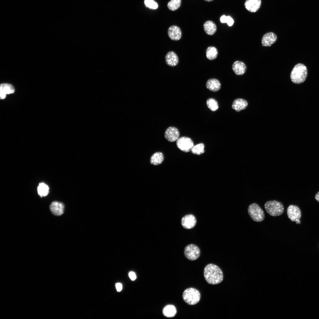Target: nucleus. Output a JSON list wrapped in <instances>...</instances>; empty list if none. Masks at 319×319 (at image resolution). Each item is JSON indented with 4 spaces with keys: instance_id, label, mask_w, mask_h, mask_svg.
Listing matches in <instances>:
<instances>
[{
    "instance_id": "obj_1",
    "label": "nucleus",
    "mask_w": 319,
    "mask_h": 319,
    "mask_svg": "<svg viewBox=\"0 0 319 319\" xmlns=\"http://www.w3.org/2000/svg\"><path fill=\"white\" fill-rule=\"evenodd\" d=\"M204 275L206 281L209 284L215 285L221 283L223 274L221 269L216 265L210 263L204 268Z\"/></svg>"
},
{
    "instance_id": "obj_2",
    "label": "nucleus",
    "mask_w": 319,
    "mask_h": 319,
    "mask_svg": "<svg viewBox=\"0 0 319 319\" xmlns=\"http://www.w3.org/2000/svg\"><path fill=\"white\" fill-rule=\"evenodd\" d=\"M307 75L306 67L302 64H296L292 69L290 74L292 82L296 84H299L304 82Z\"/></svg>"
},
{
    "instance_id": "obj_3",
    "label": "nucleus",
    "mask_w": 319,
    "mask_h": 319,
    "mask_svg": "<svg viewBox=\"0 0 319 319\" xmlns=\"http://www.w3.org/2000/svg\"><path fill=\"white\" fill-rule=\"evenodd\" d=\"M183 300L188 304L194 305L197 304L200 301L201 295L199 291L197 289L190 287L186 289L183 292L182 294Z\"/></svg>"
},
{
    "instance_id": "obj_4",
    "label": "nucleus",
    "mask_w": 319,
    "mask_h": 319,
    "mask_svg": "<svg viewBox=\"0 0 319 319\" xmlns=\"http://www.w3.org/2000/svg\"><path fill=\"white\" fill-rule=\"evenodd\" d=\"M264 207L267 213L272 216H280L283 214L284 211L283 204L276 200L267 201L265 204Z\"/></svg>"
},
{
    "instance_id": "obj_5",
    "label": "nucleus",
    "mask_w": 319,
    "mask_h": 319,
    "mask_svg": "<svg viewBox=\"0 0 319 319\" xmlns=\"http://www.w3.org/2000/svg\"><path fill=\"white\" fill-rule=\"evenodd\" d=\"M248 212L251 219L255 222H261L265 218L263 211L256 203H252L249 206Z\"/></svg>"
},
{
    "instance_id": "obj_6",
    "label": "nucleus",
    "mask_w": 319,
    "mask_h": 319,
    "mask_svg": "<svg viewBox=\"0 0 319 319\" xmlns=\"http://www.w3.org/2000/svg\"><path fill=\"white\" fill-rule=\"evenodd\" d=\"M185 257L188 260L193 261L198 258L200 255L199 248L195 245L191 244L185 247L184 250Z\"/></svg>"
},
{
    "instance_id": "obj_7",
    "label": "nucleus",
    "mask_w": 319,
    "mask_h": 319,
    "mask_svg": "<svg viewBox=\"0 0 319 319\" xmlns=\"http://www.w3.org/2000/svg\"><path fill=\"white\" fill-rule=\"evenodd\" d=\"M177 147L181 151L188 152L191 151L194 146L193 143L190 138L185 136L179 138L176 141Z\"/></svg>"
},
{
    "instance_id": "obj_8",
    "label": "nucleus",
    "mask_w": 319,
    "mask_h": 319,
    "mask_svg": "<svg viewBox=\"0 0 319 319\" xmlns=\"http://www.w3.org/2000/svg\"><path fill=\"white\" fill-rule=\"evenodd\" d=\"M287 214L288 218L292 222H295L297 224L301 223L300 219L301 217V212L297 206L290 205L287 209Z\"/></svg>"
},
{
    "instance_id": "obj_9",
    "label": "nucleus",
    "mask_w": 319,
    "mask_h": 319,
    "mask_svg": "<svg viewBox=\"0 0 319 319\" xmlns=\"http://www.w3.org/2000/svg\"><path fill=\"white\" fill-rule=\"evenodd\" d=\"M179 136L180 133L178 129L173 126L168 128L165 133V138L170 142H174L177 141L179 138Z\"/></svg>"
},
{
    "instance_id": "obj_10",
    "label": "nucleus",
    "mask_w": 319,
    "mask_h": 319,
    "mask_svg": "<svg viewBox=\"0 0 319 319\" xmlns=\"http://www.w3.org/2000/svg\"><path fill=\"white\" fill-rule=\"evenodd\" d=\"M181 222L183 228L190 229L192 228L195 226L196 220L193 215L190 214L183 217L181 219Z\"/></svg>"
},
{
    "instance_id": "obj_11",
    "label": "nucleus",
    "mask_w": 319,
    "mask_h": 319,
    "mask_svg": "<svg viewBox=\"0 0 319 319\" xmlns=\"http://www.w3.org/2000/svg\"><path fill=\"white\" fill-rule=\"evenodd\" d=\"M168 35L170 38L173 40H179L182 36V32L178 26L172 25L168 29Z\"/></svg>"
},
{
    "instance_id": "obj_12",
    "label": "nucleus",
    "mask_w": 319,
    "mask_h": 319,
    "mask_svg": "<svg viewBox=\"0 0 319 319\" xmlns=\"http://www.w3.org/2000/svg\"><path fill=\"white\" fill-rule=\"evenodd\" d=\"M277 39V36L275 33L271 32H268L263 35L261 40V43L263 46H270L276 42Z\"/></svg>"
},
{
    "instance_id": "obj_13",
    "label": "nucleus",
    "mask_w": 319,
    "mask_h": 319,
    "mask_svg": "<svg viewBox=\"0 0 319 319\" xmlns=\"http://www.w3.org/2000/svg\"><path fill=\"white\" fill-rule=\"evenodd\" d=\"M50 208L52 213L54 215L59 216L64 213V205L61 202L55 201L50 205Z\"/></svg>"
},
{
    "instance_id": "obj_14",
    "label": "nucleus",
    "mask_w": 319,
    "mask_h": 319,
    "mask_svg": "<svg viewBox=\"0 0 319 319\" xmlns=\"http://www.w3.org/2000/svg\"><path fill=\"white\" fill-rule=\"evenodd\" d=\"M261 2V0H246L244 5L248 11L251 12H255L260 8Z\"/></svg>"
},
{
    "instance_id": "obj_15",
    "label": "nucleus",
    "mask_w": 319,
    "mask_h": 319,
    "mask_svg": "<svg viewBox=\"0 0 319 319\" xmlns=\"http://www.w3.org/2000/svg\"><path fill=\"white\" fill-rule=\"evenodd\" d=\"M246 66L243 62L237 61L234 62L232 65V69L236 75H241L246 72Z\"/></svg>"
},
{
    "instance_id": "obj_16",
    "label": "nucleus",
    "mask_w": 319,
    "mask_h": 319,
    "mask_svg": "<svg viewBox=\"0 0 319 319\" xmlns=\"http://www.w3.org/2000/svg\"><path fill=\"white\" fill-rule=\"evenodd\" d=\"M14 91V88L11 84L6 83L1 84L0 86V98L2 99H4L6 94L13 93Z\"/></svg>"
},
{
    "instance_id": "obj_17",
    "label": "nucleus",
    "mask_w": 319,
    "mask_h": 319,
    "mask_svg": "<svg viewBox=\"0 0 319 319\" xmlns=\"http://www.w3.org/2000/svg\"><path fill=\"white\" fill-rule=\"evenodd\" d=\"M165 61L168 65L174 66L178 64L179 59L175 53L173 51H170L167 53L165 56Z\"/></svg>"
},
{
    "instance_id": "obj_18",
    "label": "nucleus",
    "mask_w": 319,
    "mask_h": 319,
    "mask_svg": "<svg viewBox=\"0 0 319 319\" xmlns=\"http://www.w3.org/2000/svg\"><path fill=\"white\" fill-rule=\"evenodd\" d=\"M206 88L214 92L219 91L221 88V84L219 81L215 78L209 79L206 83Z\"/></svg>"
},
{
    "instance_id": "obj_19",
    "label": "nucleus",
    "mask_w": 319,
    "mask_h": 319,
    "mask_svg": "<svg viewBox=\"0 0 319 319\" xmlns=\"http://www.w3.org/2000/svg\"><path fill=\"white\" fill-rule=\"evenodd\" d=\"M203 28L206 33L208 35H212L216 32L217 27L216 24L212 21L207 20L203 25Z\"/></svg>"
},
{
    "instance_id": "obj_20",
    "label": "nucleus",
    "mask_w": 319,
    "mask_h": 319,
    "mask_svg": "<svg viewBox=\"0 0 319 319\" xmlns=\"http://www.w3.org/2000/svg\"><path fill=\"white\" fill-rule=\"evenodd\" d=\"M248 105L247 101L245 100L238 98L234 101L232 104V108L238 112L245 109Z\"/></svg>"
},
{
    "instance_id": "obj_21",
    "label": "nucleus",
    "mask_w": 319,
    "mask_h": 319,
    "mask_svg": "<svg viewBox=\"0 0 319 319\" xmlns=\"http://www.w3.org/2000/svg\"><path fill=\"white\" fill-rule=\"evenodd\" d=\"M162 313L165 317L171 318L174 317L176 314L177 310L174 306L172 305H168L163 309Z\"/></svg>"
},
{
    "instance_id": "obj_22",
    "label": "nucleus",
    "mask_w": 319,
    "mask_h": 319,
    "mask_svg": "<svg viewBox=\"0 0 319 319\" xmlns=\"http://www.w3.org/2000/svg\"><path fill=\"white\" fill-rule=\"evenodd\" d=\"M218 51L217 48L215 47H208L206 50V56L207 59L212 60L215 59L217 57Z\"/></svg>"
},
{
    "instance_id": "obj_23",
    "label": "nucleus",
    "mask_w": 319,
    "mask_h": 319,
    "mask_svg": "<svg viewBox=\"0 0 319 319\" xmlns=\"http://www.w3.org/2000/svg\"><path fill=\"white\" fill-rule=\"evenodd\" d=\"M163 160L164 156L162 153L160 152H157L152 156L150 162L152 165H157L161 164Z\"/></svg>"
},
{
    "instance_id": "obj_24",
    "label": "nucleus",
    "mask_w": 319,
    "mask_h": 319,
    "mask_svg": "<svg viewBox=\"0 0 319 319\" xmlns=\"http://www.w3.org/2000/svg\"><path fill=\"white\" fill-rule=\"evenodd\" d=\"M49 190L48 185L43 183H39L37 188L38 193L41 197L47 196L49 192Z\"/></svg>"
},
{
    "instance_id": "obj_25",
    "label": "nucleus",
    "mask_w": 319,
    "mask_h": 319,
    "mask_svg": "<svg viewBox=\"0 0 319 319\" xmlns=\"http://www.w3.org/2000/svg\"><path fill=\"white\" fill-rule=\"evenodd\" d=\"M204 144L201 143L194 145L191 151L194 154L200 155L204 152Z\"/></svg>"
},
{
    "instance_id": "obj_26",
    "label": "nucleus",
    "mask_w": 319,
    "mask_h": 319,
    "mask_svg": "<svg viewBox=\"0 0 319 319\" xmlns=\"http://www.w3.org/2000/svg\"><path fill=\"white\" fill-rule=\"evenodd\" d=\"M206 105L208 107L213 111H216L219 108L217 101L213 98H210L207 100Z\"/></svg>"
},
{
    "instance_id": "obj_27",
    "label": "nucleus",
    "mask_w": 319,
    "mask_h": 319,
    "mask_svg": "<svg viewBox=\"0 0 319 319\" xmlns=\"http://www.w3.org/2000/svg\"><path fill=\"white\" fill-rule=\"evenodd\" d=\"M181 0H171L167 4L168 9L171 11H175L180 6Z\"/></svg>"
},
{
    "instance_id": "obj_28",
    "label": "nucleus",
    "mask_w": 319,
    "mask_h": 319,
    "mask_svg": "<svg viewBox=\"0 0 319 319\" xmlns=\"http://www.w3.org/2000/svg\"><path fill=\"white\" fill-rule=\"evenodd\" d=\"M220 19L221 22L227 23L229 26H232L234 23V20L229 16H226L223 15L220 17Z\"/></svg>"
},
{
    "instance_id": "obj_29",
    "label": "nucleus",
    "mask_w": 319,
    "mask_h": 319,
    "mask_svg": "<svg viewBox=\"0 0 319 319\" xmlns=\"http://www.w3.org/2000/svg\"><path fill=\"white\" fill-rule=\"evenodd\" d=\"M144 2L146 6L150 9H156L158 7L157 3L153 0H145Z\"/></svg>"
},
{
    "instance_id": "obj_30",
    "label": "nucleus",
    "mask_w": 319,
    "mask_h": 319,
    "mask_svg": "<svg viewBox=\"0 0 319 319\" xmlns=\"http://www.w3.org/2000/svg\"><path fill=\"white\" fill-rule=\"evenodd\" d=\"M129 277L132 281H134L136 278L135 273L133 271H130L128 274Z\"/></svg>"
},
{
    "instance_id": "obj_31",
    "label": "nucleus",
    "mask_w": 319,
    "mask_h": 319,
    "mask_svg": "<svg viewBox=\"0 0 319 319\" xmlns=\"http://www.w3.org/2000/svg\"><path fill=\"white\" fill-rule=\"evenodd\" d=\"M115 287L117 291L119 292L121 291L122 289V285L121 283H118L116 284Z\"/></svg>"
},
{
    "instance_id": "obj_32",
    "label": "nucleus",
    "mask_w": 319,
    "mask_h": 319,
    "mask_svg": "<svg viewBox=\"0 0 319 319\" xmlns=\"http://www.w3.org/2000/svg\"><path fill=\"white\" fill-rule=\"evenodd\" d=\"M315 198L317 201L319 202V191L315 195Z\"/></svg>"
},
{
    "instance_id": "obj_33",
    "label": "nucleus",
    "mask_w": 319,
    "mask_h": 319,
    "mask_svg": "<svg viewBox=\"0 0 319 319\" xmlns=\"http://www.w3.org/2000/svg\"><path fill=\"white\" fill-rule=\"evenodd\" d=\"M204 1L208 2H210L213 1V0H204Z\"/></svg>"
}]
</instances>
